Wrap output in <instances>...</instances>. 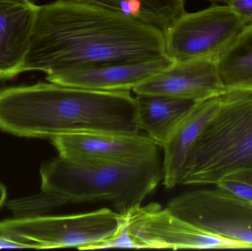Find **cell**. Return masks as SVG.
I'll list each match as a JSON object with an SVG mask.
<instances>
[{"label": "cell", "mask_w": 252, "mask_h": 251, "mask_svg": "<svg viewBox=\"0 0 252 251\" xmlns=\"http://www.w3.org/2000/svg\"><path fill=\"white\" fill-rule=\"evenodd\" d=\"M165 55L161 29L106 9L57 0L39 6L22 72L39 71L50 81L72 71Z\"/></svg>", "instance_id": "cell-1"}, {"label": "cell", "mask_w": 252, "mask_h": 251, "mask_svg": "<svg viewBox=\"0 0 252 251\" xmlns=\"http://www.w3.org/2000/svg\"><path fill=\"white\" fill-rule=\"evenodd\" d=\"M0 131L51 139L62 134H140L135 97L53 83L0 90Z\"/></svg>", "instance_id": "cell-2"}, {"label": "cell", "mask_w": 252, "mask_h": 251, "mask_svg": "<svg viewBox=\"0 0 252 251\" xmlns=\"http://www.w3.org/2000/svg\"><path fill=\"white\" fill-rule=\"evenodd\" d=\"M41 191L59 195L69 203L107 201L126 215L163 179L159 156L126 162H94L59 156L41 167Z\"/></svg>", "instance_id": "cell-3"}, {"label": "cell", "mask_w": 252, "mask_h": 251, "mask_svg": "<svg viewBox=\"0 0 252 251\" xmlns=\"http://www.w3.org/2000/svg\"><path fill=\"white\" fill-rule=\"evenodd\" d=\"M252 169V88L227 89L187 156L179 185H216Z\"/></svg>", "instance_id": "cell-4"}, {"label": "cell", "mask_w": 252, "mask_h": 251, "mask_svg": "<svg viewBox=\"0 0 252 251\" xmlns=\"http://www.w3.org/2000/svg\"><path fill=\"white\" fill-rule=\"evenodd\" d=\"M121 215L107 208L63 216L25 217L0 222V234L33 243L39 249L89 247L112 237Z\"/></svg>", "instance_id": "cell-5"}, {"label": "cell", "mask_w": 252, "mask_h": 251, "mask_svg": "<svg viewBox=\"0 0 252 251\" xmlns=\"http://www.w3.org/2000/svg\"><path fill=\"white\" fill-rule=\"evenodd\" d=\"M252 22L226 4L185 12L163 32L166 55L174 60H216Z\"/></svg>", "instance_id": "cell-6"}, {"label": "cell", "mask_w": 252, "mask_h": 251, "mask_svg": "<svg viewBox=\"0 0 252 251\" xmlns=\"http://www.w3.org/2000/svg\"><path fill=\"white\" fill-rule=\"evenodd\" d=\"M172 213L216 236L252 249V203L216 187L182 193L167 206Z\"/></svg>", "instance_id": "cell-7"}, {"label": "cell", "mask_w": 252, "mask_h": 251, "mask_svg": "<svg viewBox=\"0 0 252 251\" xmlns=\"http://www.w3.org/2000/svg\"><path fill=\"white\" fill-rule=\"evenodd\" d=\"M126 215L129 234L139 249H250L247 245L204 231L158 203L141 205Z\"/></svg>", "instance_id": "cell-8"}, {"label": "cell", "mask_w": 252, "mask_h": 251, "mask_svg": "<svg viewBox=\"0 0 252 251\" xmlns=\"http://www.w3.org/2000/svg\"><path fill=\"white\" fill-rule=\"evenodd\" d=\"M216 60H175L173 64L136 85L135 94L159 95L204 101L226 91Z\"/></svg>", "instance_id": "cell-9"}, {"label": "cell", "mask_w": 252, "mask_h": 251, "mask_svg": "<svg viewBox=\"0 0 252 251\" xmlns=\"http://www.w3.org/2000/svg\"><path fill=\"white\" fill-rule=\"evenodd\" d=\"M50 139L59 156L66 159L126 162L159 156V147L140 134L82 133L62 134Z\"/></svg>", "instance_id": "cell-10"}, {"label": "cell", "mask_w": 252, "mask_h": 251, "mask_svg": "<svg viewBox=\"0 0 252 251\" xmlns=\"http://www.w3.org/2000/svg\"><path fill=\"white\" fill-rule=\"evenodd\" d=\"M38 8L30 0H0V81L22 73Z\"/></svg>", "instance_id": "cell-11"}, {"label": "cell", "mask_w": 252, "mask_h": 251, "mask_svg": "<svg viewBox=\"0 0 252 251\" xmlns=\"http://www.w3.org/2000/svg\"><path fill=\"white\" fill-rule=\"evenodd\" d=\"M165 55L154 60L79 69L62 74L49 82L66 86L103 91H130L173 64Z\"/></svg>", "instance_id": "cell-12"}, {"label": "cell", "mask_w": 252, "mask_h": 251, "mask_svg": "<svg viewBox=\"0 0 252 251\" xmlns=\"http://www.w3.org/2000/svg\"><path fill=\"white\" fill-rule=\"evenodd\" d=\"M220 95L194 103L161 147L164 150L163 184L166 188L179 185L188 153L219 109Z\"/></svg>", "instance_id": "cell-13"}, {"label": "cell", "mask_w": 252, "mask_h": 251, "mask_svg": "<svg viewBox=\"0 0 252 251\" xmlns=\"http://www.w3.org/2000/svg\"><path fill=\"white\" fill-rule=\"evenodd\" d=\"M141 130L151 141L162 147L193 102L159 95L136 94Z\"/></svg>", "instance_id": "cell-14"}, {"label": "cell", "mask_w": 252, "mask_h": 251, "mask_svg": "<svg viewBox=\"0 0 252 251\" xmlns=\"http://www.w3.org/2000/svg\"><path fill=\"white\" fill-rule=\"evenodd\" d=\"M121 13L164 32L185 13V0H64Z\"/></svg>", "instance_id": "cell-15"}, {"label": "cell", "mask_w": 252, "mask_h": 251, "mask_svg": "<svg viewBox=\"0 0 252 251\" xmlns=\"http://www.w3.org/2000/svg\"><path fill=\"white\" fill-rule=\"evenodd\" d=\"M226 89L241 88L252 81V22L216 59Z\"/></svg>", "instance_id": "cell-16"}, {"label": "cell", "mask_w": 252, "mask_h": 251, "mask_svg": "<svg viewBox=\"0 0 252 251\" xmlns=\"http://www.w3.org/2000/svg\"><path fill=\"white\" fill-rule=\"evenodd\" d=\"M68 203L62 196L42 191L41 194L30 198L15 200L9 206L19 218H25L43 215Z\"/></svg>", "instance_id": "cell-17"}, {"label": "cell", "mask_w": 252, "mask_h": 251, "mask_svg": "<svg viewBox=\"0 0 252 251\" xmlns=\"http://www.w3.org/2000/svg\"><path fill=\"white\" fill-rule=\"evenodd\" d=\"M216 186L252 203V169L238 171L226 175Z\"/></svg>", "instance_id": "cell-18"}, {"label": "cell", "mask_w": 252, "mask_h": 251, "mask_svg": "<svg viewBox=\"0 0 252 251\" xmlns=\"http://www.w3.org/2000/svg\"><path fill=\"white\" fill-rule=\"evenodd\" d=\"M118 248L139 249V245L129 234L127 217L126 215H121V221H120L118 230L112 237H109L104 241L93 245L86 251L118 249Z\"/></svg>", "instance_id": "cell-19"}, {"label": "cell", "mask_w": 252, "mask_h": 251, "mask_svg": "<svg viewBox=\"0 0 252 251\" xmlns=\"http://www.w3.org/2000/svg\"><path fill=\"white\" fill-rule=\"evenodd\" d=\"M226 4L241 17L252 21V0H229Z\"/></svg>", "instance_id": "cell-20"}, {"label": "cell", "mask_w": 252, "mask_h": 251, "mask_svg": "<svg viewBox=\"0 0 252 251\" xmlns=\"http://www.w3.org/2000/svg\"><path fill=\"white\" fill-rule=\"evenodd\" d=\"M6 197H7V192H6L5 187L0 182V209L4 204Z\"/></svg>", "instance_id": "cell-21"}, {"label": "cell", "mask_w": 252, "mask_h": 251, "mask_svg": "<svg viewBox=\"0 0 252 251\" xmlns=\"http://www.w3.org/2000/svg\"><path fill=\"white\" fill-rule=\"evenodd\" d=\"M208 1H211V2L214 3H223V4H227L228 1L229 0H208Z\"/></svg>", "instance_id": "cell-22"}, {"label": "cell", "mask_w": 252, "mask_h": 251, "mask_svg": "<svg viewBox=\"0 0 252 251\" xmlns=\"http://www.w3.org/2000/svg\"><path fill=\"white\" fill-rule=\"evenodd\" d=\"M241 88H247V89H249V88H252V81H250V83H248L247 85H244V86Z\"/></svg>", "instance_id": "cell-23"}]
</instances>
